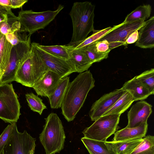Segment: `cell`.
<instances>
[{
    "instance_id": "1",
    "label": "cell",
    "mask_w": 154,
    "mask_h": 154,
    "mask_svg": "<svg viewBox=\"0 0 154 154\" xmlns=\"http://www.w3.org/2000/svg\"><path fill=\"white\" fill-rule=\"evenodd\" d=\"M95 82L92 74L87 70L79 73L69 82L61 107L62 113L68 122L74 120L88 92L94 87Z\"/></svg>"
},
{
    "instance_id": "2",
    "label": "cell",
    "mask_w": 154,
    "mask_h": 154,
    "mask_svg": "<svg viewBox=\"0 0 154 154\" xmlns=\"http://www.w3.org/2000/svg\"><path fill=\"white\" fill-rule=\"evenodd\" d=\"M95 6L91 2H75L69 13L73 26L70 42L67 45L75 46L87 38L95 29L94 27Z\"/></svg>"
},
{
    "instance_id": "3",
    "label": "cell",
    "mask_w": 154,
    "mask_h": 154,
    "mask_svg": "<svg viewBox=\"0 0 154 154\" xmlns=\"http://www.w3.org/2000/svg\"><path fill=\"white\" fill-rule=\"evenodd\" d=\"M45 119V123L39 139L45 154L59 153L64 148L66 138L61 121L54 112L50 113Z\"/></svg>"
},
{
    "instance_id": "4",
    "label": "cell",
    "mask_w": 154,
    "mask_h": 154,
    "mask_svg": "<svg viewBox=\"0 0 154 154\" xmlns=\"http://www.w3.org/2000/svg\"><path fill=\"white\" fill-rule=\"evenodd\" d=\"M48 70L31 47V51L22 60L16 72L15 81L32 88Z\"/></svg>"
},
{
    "instance_id": "5",
    "label": "cell",
    "mask_w": 154,
    "mask_h": 154,
    "mask_svg": "<svg viewBox=\"0 0 154 154\" xmlns=\"http://www.w3.org/2000/svg\"><path fill=\"white\" fill-rule=\"evenodd\" d=\"M64 7L63 5H59L55 11L38 12L31 10H22L19 12L17 17L20 24L19 31L28 32L32 35L39 29H44L55 19Z\"/></svg>"
},
{
    "instance_id": "6",
    "label": "cell",
    "mask_w": 154,
    "mask_h": 154,
    "mask_svg": "<svg viewBox=\"0 0 154 154\" xmlns=\"http://www.w3.org/2000/svg\"><path fill=\"white\" fill-rule=\"evenodd\" d=\"M21 106L12 84H0V119L10 124L16 123Z\"/></svg>"
},
{
    "instance_id": "7",
    "label": "cell",
    "mask_w": 154,
    "mask_h": 154,
    "mask_svg": "<svg viewBox=\"0 0 154 154\" xmlns=\"http://www.w3.org/2000/svg\"><path fill=\"white\" fill-rule=\"evenodd\" d=\"M120 114H110L98 118L82 132L84 137L105 142L118 129Z\"/></svg>"
},
{
    "instance_id": "8",
    "label": "cell",
    "mask_w": 154,
    "mask_h": 154,
    "mask_svg": "<svg viewBox=\"0 0 154 154\" xmlns=\"http://www.w3.org/2000/svg\"><path fill=\"white\" fill-rule=\"evenodd\" d=\"M31 35L29 34L18 44L13 46L9 64L1 77L0 84L15 81L16 73L22 60L31 51Z\"/></svg>"
},
{
    "instance_id": "9",
    "label": "cell",
    "mask_w": 154,
    "mask_h": 154,
    "mask_svg": "<svg viewBox=\"0 0 154 154\" xmlns=\"http://www.w3.org/2000/svg\"><path fill=\"white\" fill-rule=\"evenodd\" d=\"M35 141L36 138L26 130L19 132L15 123L12 134L3 149V154H30L31 151L35 149Z\"/></svg>"
},
{
    "instance_id": "10",
    "label": "cell",
    "mask_w": 154,
    "mask_h": 154,
    "mask_svg": "<svg viewBox=\"0 0 154 154\" xmlns=\"http://www.w3.org/2000/svg\"><path fill=\"white\" fill-rule=\"evenodd\" d=\"M31 47L47 69L57 74L61 78L75 72L69 60H65L48 54L39 48L37 43H32Z\"/></svg>"
},
{
    "instance_id": "11",
    "label": "cell",
    "mask_w": 154,
    "mask_h": 154,
    "mask_svg": "<svg viewBox=\"0 0 154 154\" xmlns=\"http://www.w3.org/2000/svg\"><path fill=\"white\" fill-rule=\"evenodd\" d=\"M145 21L139 20L130 22H123L114 26L112 30L98 41L106 40L109 43L112 50L122 45H125L128 36L133 32L139 30Z\"/></svg>"
},
{
    "instance_id": "12",
    "label": "cell",
    "mask_w": 154,
    "mask_h": 154,
    "mask_svg": "<svg viewBox=\"0 0 154 154\" xmlns=\"http://www.w3.org/2000/svg\"><path fill=\"white\" fill-rule=\"evenodd\" d=\"M125 91L121 88L105 94L92 104L89 112L92 121L102 116L122 95Z\"/></svg>"
},
{
    "instance_id": "13",
    "label": "cell",
    "mask_w": 154,
    "mask_h": 154,
    "mask_svg": "<svg viewBox=\"0 0 154 154\" xmlns=\"http://www.w3.org/2000/svg\"><path fill=\"white\" fill-rule=\"evenodd\" d=\"M152 106L144 100L138 101L133 105L127 113L128 122L126 127L134 128L147 122L152 112Z\"/></svg>"
},
{
    "instance_id": "14",
    "label": "cell",
    "mask_w": 154,
    "mask_h": 154,
    "mask_svg": "<svg viewBox=\"0 0 154 154\" xmlns=\"http://www.w3.org/2000/svg\"><path fill=\"white\" fill-rule=\"evenodd\" d=\"M61 79L57 74L48 70L32 88L38 95L48 97L54 91Z\"/></svg>"
},
{
    "instance_id": "15",
    "label": "cell",
    "mask_w": 154,
    "mask_h": 154,
    "mask_svg": "<svg viewBox=\"0 0 154 154\" xmlns=\"http://www.w3.org/2000/svg\"><path fill=\"white\" fill-rule=\"evenodd\" d=\"M138 32V38L135 46L142 48H152L154 47V16L145 21Z\"/></svg>"
},
{
    "instance_id": "16",
    "label": "cell",
    "mask_w": 154,
    "mask_h": 154,
    "mask_svg": "<svg viewBox=\"0 0 154 154\" xmlns=\"http://www.w3.org/2000/svg\"><path fill=\"white\" fill-rule=\"evenodd\" d=\"M148 127L147 122H146L141 123L136 127L132 128L125 127L115 132L113 141H124L142 138L146 136L147 131Z\"/></svg>"
},
{
    "instance_id": "17",
    "label": "cell",
    "mask_w": 154,
    "mask_h": 154,
    "mask_svg": "<svg viewBox=\"0 0 154 154\" xmlns=\"http://www.w3.org/2000/svg\"><path fill=\"white\" fill-rule=\"evenodd\" d=\"M121 88L128 92L134 101L144 100L151 95L148 89L136 76L125 82Z\"/></svg>"
},
{
    "instance_id": "18",
    "label": "cell",
    "mask_w": 154,
    "mask_h": 154,
    "mask_svg": "<svg viewBox=\"0 0 154 154\" xmlns=\"http://www.w3.org/2000/svg\"><path fill=\"white\" fill-rule=\"evenodd\" d=\"M143 141L138 138L120 141H107L104 143L108 149L115 154H130Z\"/></svg>"
},
{
    "instance_id": "19",
    "label": "cell",
    "mask_w": 154,
    "mask_h": 154,
    "mask_svg": "<svg viewBox=\"0 0 154 154\" xmlns=\"http://www.w3.org/2000/svg\"><path fill=\"white\" fill-rule=\"evenodd\" d=\"M69 60L75 72L79 73L87 71L93 63L80 49L72 50V48Z\"/></svg>"
},
{
    "instance_id": "20",
    "label": "cell",
    "mask_w": 154,
    "mask_h": 154,
    "mask_svg": "<svg viewBox=\"0 0 154 154\" xmlns=\"http://www.w3.org/2000/svg\"><path fill=\"white\" fill-rule=\"evenodd\" d=\"M69 82L68 76L61 79L54 91L48 97L51 108L61 107Z\"/></svg>"
},
{
    "instance_id": "21",
    "label": "cell",
    "mask_w": 154,
    "mask_h": 154,
    "mask_svg": "<svg viewBox=\"0 0 154 154\" xmlns=\"http://www.w3.org/2000/svg\"><path fill=\"white\" fill-rule=\"evenodd\" d=\"M134 100L131 94L125 91L114 104L103 115L120 114L126 110Z\"/></svg>"
},
{
    "instance_id": "22",
    "label": "cell",
    "mask_w": 154,
    "mask_h": 154,
    "mask_svg": "<svg viewBox=\"0 0 154 154\" xmlns=\"http://www.w3.org/2000/svg\"><path fill=\"white\" fill-rule=\"evenodd\" d=\"M13 46L0 32V74L1 78L9 63Z\"/></svg>"
},
{
    "instance_id": "23",
    "label": "cell",
    "mask_w": 154,
    "mask_h": 154,
    "mask_svg": "<svg viewBox=\"0 0 154 154\" xmlns=\"http://www.w3.org/2000/svg\"><path fill=\"white\" fill-rule=\"evenodd\" d=\"M38 46L48 54L56 57L68 60L70 58V52L72 50L71 45H55L46 46L37 43Z\"/></svg>"
},
{
    "instance_id": "24",
    "label": "cell",
    "mask_w": 154,
    "mask_h": 154,
    "mask_svg": "<svg viewBox=\"0 0 154 154\" xmlns=\"http://www.w3.org/2000/svg\"><path fill=\"white\" fill-rule=\"evenodd\" d=\"M81 140L90 154H115L109 150L105 142L84 137Z\"/></svg>"
},
{
    "instance_id": "25",
    "label": "cell",
    "mask_w": 154,
    "mask_h": 154,
    "mask_svg": "<svg viewBox=\"0 0 154 154\" xmlns=\"http://www.w3.org/2000/svg\"><path fill=\"white\" fill-rule=\"evenodd\" d=\"M152 10L149 4L140 5L128 14L123 22H130L139 20L145 21L149 17Z\"/></svg>"
},
{
    "instance_id": "26",
    "label": "cell",
    "mask_w": 154,
    "mask_h": 154,
    "mask_svg": "<svg viewBox=\"0 0 154 154\" xmlns=\"http://www.w3.org/2000/svg\"><path fill=\"white\" fill-rule=\"evenodd\" d=\"M20 28V24L17 17L14 14L8 15L6 21L0 22V32L5 35L19 31Z\"/></svg>"
},
{
    "instance_id": "27",
    "label": "cell",
    "mask_w": 154,
    "mask_h": 154,
    "mask_svg": "<svg viewBox=\"0 0 154 154\" xmlns=\"http://www.w3.org/2000/svg\"><path fill=\"white\" fill-rule=\"evenodd\" d=\"M112 27H109L101 30H95L92 34L87 37L78 44L72 45V50L80 49L93 43L100 39L112 29Z\"/></svg>"
},
{
    "instance_id": "28",
    "label": "cell",
    "mask_w": 154,
    "mask_h": 154,
    "mask_svg": "<svg viewBox=\"0 0 154 154\" xmlns=\"http://www.w3.org/2000/svg\"><path fill=\"white\" fill-rule=\"evenodd\" d=\"M130 154H154V136L148 135Z\"/></svg>"
},
{
    "instance_id": "29",
    "label": "cell",
    "mask_w": 154,
    "mask_h": 154,
    "mask_svg": "<svg viewBox=\"0 0 154 154\" xmlns=\"http://www.w3.org/2000/svg\"><path fill=\"white\" fill-rule=\"evenodd\" d=\"M25 97L29 106L33 111L37 112L41 115L43 110L47 109L42 100L34 93H27L25 94Z\"/></svg>"
},
{
    "instance_id": "30",
    "label": "cell",
    "mask_w": 154,
    "mask_h": 154,
    "mask_svg": "<svg viewBox=\"0 0 154 154\" xmlns=\"http://www.w3.org/2000/svg\"><path fill=\"white\" fill-rule=\"evenodd\" d=\"M136 78L149 90L151 94L154 93V69L145 71Z\"/></svg>"
},
{
    "instance_id": "31",
    "label": "cell",
    "mask_w": 154,
    "mask_h": 154,
    "mask_svg": "<svg viewBox=\"0 0 154 154\" xmlns=\"http://www.w3.org/2000/svg\"><path fill=\"white\" fill-rule=\"evenodd\" d=\"M79 49L85 53L93 63L99 62L108 57L109 54H102L98 52L95 49L94 43Z\"/></svg>"
},
{
    "instance_id": "32",
    "label": "cell",
    "mask_w": 154,
    "mask_h": 154,
    "mask_svg": "<svg viewBox=\"0 0 154 154\" xmlns=\"http://www.w3.org/2000/svg\"><path fill=\"white\" fill-rule=\"evenodd\" d=\"M14 123L8 125L0 135V154H3V149L12 134Z\"/></svg>"
},
{
    "instance_id": "33",
    "label": "cell",
    "mask_w": 154,
    "mask_h": 154,
    "mask_svg": "<svg viewBox=\"0 0 154 154\" xmlns=\"http://www.w3.org/2000/svg\"><path fill=\"white\" fill-rule=\"evenodd\" d=\"M94 44L95 49L100 53L109 54L112 50L109 43L106 40L98 41Z\"/></svg>"
},
{
    "instance_id": "34",
    "label": "cell",
    "mask_w": 154,
    "mask_h": 154,
    "mask_svg": "<svg viewBox=\"0 0 154 154\" xmlns=\"http://www.w3.org/2000/svg\"><path fill=\"white\" fill-rule=\"evenodd\" d=\"M138 31L135 30L130 34L126 40L125 45L133 44L137 41L138 38Z\"/></svg>"
},
{
    "instance_id": "35",
    "label": "cell",
    "mask_w": 154,
    "mask_h": 154,
    "mask_svg": "<svg viewBox=\"0 0 154 154\" xmlns=\"http://www.w3.org/2000/svg\"><path fill=\"white\" fill-rule=\"evenodd\" d=\"M11 8H21L28 0H10Z\"/></svg>"
},
{
    "instance_id": "36",
    "label": "cell",
    "mask_w": 154,
    "mask_h": 154,
    "mask_svg": "<svg viewBox=\"0 0 154 154\" xmlns=\"http://www.w3.org/2000/svg\"><path fill=\"white\" fill-rule=\"evenodd\" d=\"M11 9L7 8L0 4V14L4 16L13 14Z\"/></svg>"
},
{
    "instance_id": "37",
    "label": "cell",
    "mask_w": 154,
    "mask_h": 154,
    "mask_svg": "<svg viewBox=\"0 0 154 154\" xmlns=\"http://www.w3.org/2000/svg\"><path fill=\"white\" fill-rule=\"evenodd\" d=\"M0 4L7 8L12 9L10 0H0Z\"/></svg>"
},
{
    "instance_id": "38",
    "label": "cell",
    "mask_w": 154,
    "mask_h": 154,
    "mask_svg": "<svg viewBox=\"0 0 154 154\" xmlns=\"http://www.w3.org/2000/svg\"><path fill=\"white\" fill-rule=\"evenodd\" d=\"M8 20V16H4L0 14V22H4Z\"/></svg>"
},
{
    "instance_id": "39",
    "label": "cell",
    "mask_w": 154,
    "mask_h": 154,
    "mask_svg": "<svg viewBox=\"0 0 154 154\" xmlns=\"http://www.w3.org/2000/svg\"><path fill=\"white\" fill-rule=\"evenodd\" d=\"M35 151V149H32L31 151L30 154H34Z\"/></svg>"
},
{
    "instance_id": "40",
    "label": "cell",
    "mask_w": 154,
    "mask_h": 154,
    "mask_svg": "<svg viewBox=\"0 0 154 154\" xmlns=\"http://www.w3.org/2000/svg\"><path fill=\"white\" fill-rule=\"evenodd\" d=\"M1 79V75L0 74V82Z\"/></svg>"
}]
</instances>
